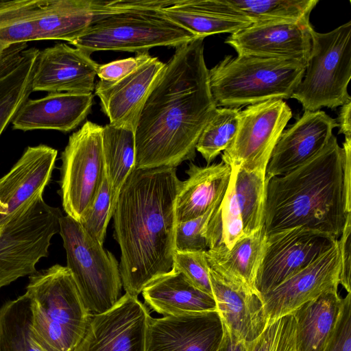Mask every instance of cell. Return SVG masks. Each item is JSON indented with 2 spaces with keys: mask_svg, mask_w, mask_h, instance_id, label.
I'll return each instance as SVG.
<instances>
[{
  "mask_svg": "<svg viewBox=\"0 0 351 351\" xmlns=\"http://www.w3.org/2000/svg\"><path fill=\"white\" fill-rule=\"evenodd\" d=\"M204 38L176 48L151 89L135 129V169L176 168L196 145L217 108L211 95Z\"/></svg>",
  "mask_w": 351,
  "mask_h": 351,
  "instance_id": "1",
  "label": "cell"
},
{
  "mask_svg": "<svg viewBox=\"0 0 351 351\" xmlns=\"http://www.w3.org/2000/svg\"><path fill=\"white\" fill-rule=\"evenodd\" d=\"M181 180L176 168L135 169L123 184L113 213L121 249L119 270L126 293L143 289L173 268Z\"/></svg>",
  "mask_w": 351,
  "mask_h": 351,
  "instance_id": "2",
  "label": "cell"
},
{
  "mask_svg": "<svg viewBox=\"0 0 351 351\" xmlns=\"http://www.w3.org/2000/svg\"><path fill=\"white\" fill-rule=\"evenodd\" d=\"M265 178L266 236L300 227L339 238L351 215V138H345L341 147L332 135L303 165Z\"/></svg>",
  "mask_w": 351,
  "mask_h": 351,
  "instance_id": "3",
  "label": "cell"
},
{
  "mask_svg": "<svg viewBox=\"0 0 351 351\" xmlns=\"http://www.w3.org/2000/svg\"><path fill=\"white\" fill-rule=\"evenodd\" d=\"M177 1H93L86 31L69 44L91 54L97 51L142 53L155 47H178L198 38L170 19L163 8Z\"/></svg>",
  "mask_w": 351,
  "mask_h": 351,
  "instance_id": "4",
  "label": "cell"
},
{
  "mask_svg": "<svg viewBox=\"0 0 351 351\" xmlns=\"http://www.w3.org/2000/svg\"><path fill=\"white\" fill-rule=\"evenodd\" d=\"M25 293L32 309V332L41 351H71L91 315L66 266L56 264L29 276Z\"/></svg>",
  "mask_w": 351,
  "mask_h": 351,
  "instance_id": "5",
  "label": "cell"
},
{
  "mask_svg": "<svg viewBox=\"0 0 351 351\" xmlns=\"http://www.w3.org/2000/svg\"><path fill=\"white\" fill-rule=\"evenodd\" d=\"M306 64L246 55L226 56L208 70L217 107L238 108L272 99H288L301 81Z\"/></svg>",
  "mask_w": 351,
  "mask_h": 351,
  "instance_id": "6",
  "label": "cell"
},
{
  "mask_svg": "<svg viewBox=\"0 0 351 351\" xmlns=\"http://www.w3.org/2000/svg\"><path fill=\"white\" fill-rule=\"evenodd\" d=\"M311 49L302 78L291 98L304 111L323 107L335 109L351 99L348 86L351 78V21L335 29L311 31Z\"/></svg>",
  "mask_w": 351,
  "mask_h": 351,
  "instance_id": "7",
  "label": "cell"
},
{
  "mask_svg": "<svg viewBox=\"0 0 351 351\" xmlns=\"http://www.w3.org/2000/svg\"><path fill=\"white\" fill-rule=\"evenodd\" d=\"M60 226L66 267L85 306L90 315L108 311L122 296L119 264L115 256L69 216H62Z\"/></svg>",
  "mask_w": 351,
  "mask_h": 351,
  "instance_id": "8",
  "label": "cell"
},
{
  "mask_svg": "<svg viewBox=\"0 0 351 351\" xmlns=\"http://www.w3.org/2000/svg\"><path fill=\"white\" fill-rule=\"evenodd\" d=\"M103 126L86 121L61 155L60 195L66 215L80 221L97 195L105 175Z\"/></svg>",
  "mask_w": 351,
  "mask_h": 351,
  "instance_id": "9",
  "label": "cell"
},
{
  "mask_svg": "<svg viewBox=\"0 0 351 351\" xmlns=\"http://www.w3.org/2000/svg\"><path fill=\"white\" fill-rule=\"evenodd\" d=\"M292 111L282 99L247 106L239 112L236 134L223 151L222 161L230 167L265 171L273 149Z\"/></svg>",
  "mask_w": 351,
  "mask_h": 351,
  "instance_id": "10",
  "label": "cell"
},
{
  "mask_svg": "<svg viewBox=\"0 0 351 351\" xmlns=\"http://www.w3.org/2000/svg\"><path fill=\"white\" fill-rule=\"evenodd\" d=\"M0 290L35 273L36 264L49 255L54 226L33 206L18 209L0 226Z\"/></svg>",
  "mask_w": 351,
  "mask_h": 351,
  "instance_id": "11",
  "label": "cell"
},
{
  "mask_svg": "<svg viewBox=\"0 0 351 351\" xmlns=\"http://www.w3.org/2000/svg\"><path fill=\"white\" fill-rule=\"evenodd\" d=\"M338 239L300 227L266 236L255 287L263 295L304 269L332 248Z\"/></svg>",
  "mask_w": 351,
  "mask_h": 351,
  "instance_id": "12",
  "label": "cell"
},
{
  "mask_svg": "<svg viewBox=\"0 0 351 351\" xmlns=\"http://www.w3.org/2000/svg\"><path fill=\"white\" fill-rule=\"evenodd\" d=\"M150 317L145 305L125 293L108 311L91 315L71 351H145Z\"/></svg>",
  "mask_w": 351,
  "mask_h": 351,
  "instance_id": "13",
  "label": "cell"
},
{
  "mask_svg": "<svg viewBox=\"0 0 351 351\" xmlns=\"http://www.w3.org/2000/svg\"><path fill=\"white\" fill-rule=\"evenodd\" d=\"M340 258L337 243L308 266L261 295L268 322L293 314L321 295L338 291Z\"/></svg>",
  "mask_w": 351,
  "mask_h": 351,
  "instance_id": "14",
  "label": "cell"
},
{
  "mask_svg": "<svg viewBox=\"0 0 351 351\" xmlns=\"http://www.w3.org/2000/svg\"><path fill=\"white\" fill-rule=\"evenodd\" d=\"M309 21H267L251 24L231 34L225 43L237 55L285 60L306 64L311 49Z\"/></svg>",
  "mask_w": 351,
  "mask_h": 351,
  "instance_id": "15",
  "label": "cell"
},
{
  "mask_svg": "<svg viewBox=\"0 0 351 351\" xmlns=\"http://www.w3.org/2000/svg\"><path fill=\"white\" fill-rule=\"evenodd\" d=\"M223 335L217 311L150 317L145 351H217Z\"/></svg>",
  "mask_w": 351,
  "mask_h": 351,
  "instance_id": "16",
  "label": "cell"
},
{
  "mask_svg": "<svg viewBox=\"0 0 351 351\" xmlns=\"http://www.w3.org/2000/svg\"><path fill=\"white\" fill-rule=\"evenodd\" d=\"M98 66L90 54L67 44L47 47L37 56L32 92L92 93Z\"/></svg>",
  "mask_w": 351,
  "mask_h": 351,
  "instance_id": "17",
  "label": "cell"
},
{
  "mask_svg": "<svg viewBox=\"0 0 351 351\" xmlns=\"http://www.w3.org/2000/svg\"><path fill=\"white\" fill-rule=\"evenodd\" d=\"M337 127L336 119L323 110L304 111L277 141L266 169V176L285 175L303 165L327 145Z\"/></svg>",
  "mask_w": 351,
  "mask_h": 351,
  "instance_id": "18",
  "label": "cell"
},
{
  "mask_svg": "<svg viewBox=\"0 0 351 351\" xmlns=\"http://www.w3.org/2000/svg\"><path fill=\"white\" fill-rule=\"evenodd\" d=\"M165 64L152 57L130 74L113 82L99 80L95 93L110 124L135 132L146 99Z\"/></svg>",
  "mask_w": 351,
  "mask_h": 351,
  "instance_id": "19",
  "label": "cell"
},
{
  "mask_svg": "<svg viewBox=\"0 0 351 351\" xmlns=\"http://www.w3.org/2000/svg\"><path fill=\"white\" fill-rule=\"evenodd\" d=\"M209 278L223 326L240 339L248 343L255 340L268 324L261 295L210 267Z\"/></svg>",
  "mask_w": 351,
  "mask_h": 351,
  "instance_id": "20",
  "label": "cell"
},
{
  "mask_svg": "<svg viewBox=\"0 0 351 351\" xmlns=\"http://www.w3.org/2000/svg\"><path fill=\"white\" fill-rule=\"evenodd\" d=\"M93 99V93L68 92L49 93L40 99H27L12 120L13 129L70 132L86 118Z\"/></svg>",
  "mask_w": 351,
  "mask_h": 351,
  "instance_id": "21",
  "label": "cell"
},
{
  "mask_svg": "<svg viewBox=\"0 0 351 351\" xmlns=\"http://www.w3.org/2000/svg\"><path fill=\"white\" fill-rule=\"evenodd\" d=\"M58 152L46 145L29 146L11 169L0 178V202L6 208L1 222L23 203L43 194L55 167Z\"/></svg>",
  "mask_w": 351,
  "mask_h": 351,
  "instance_id": "22",
  "label": "cell"
},
{
  "mask_svg": "<svg viewBox=\"0 0 351 351\" xmlns=\"http://www.w3.org/2000/svg\"><path fill=\"white\" fill-rule=\"evenodd\" d=\"M163 11L176 23L199 38L231 34L252 24L225 0H178Z\"/></svg>",
  "mask_w": 351,
  "mask_h": 351,
  "instance_id": "23",
  "label": "cell"
},
{
  "mask_svg": "<svg viewBox=\"0 0 351 351\" xmlns=\"http://www.w3.org/2000/svg\"><path fill=\"white\" fill-rule=\"evenodd\" d=\"M186 173L188 178L181 181L176 201L177 223L203 215L223 196L231 167L223 161L204 167L190 162Z\"/></svg>",
  "mask_w": 351,
  "mask_h": 351,
  "instance_id": "24",
  "label": "cell"
},
{
  "mask_svg": "<svg viewBox=\"0 0 351 351\" xmlns=\"http://www.w3.org/2000/svg\"><path fill=\"white\" fill-rule=\"evenodd\" d=\"M345 297L325 293L295 310L296 351H326L341 317Z\"/></svg>",
  "mask_w": 351,
  "mask_h": 351,
  "instance_id": "25",
  "label": "cell"
},
{
  "mask_svg": "<svg viewBox=\"0 0 351 351\" xmlns=\"http://www.w3.org/2000/svg\"><path fill=\"white\" fill-rule=\"evenodd\" d=\"M141 293L146 304L163 316L217 311L213 295L173 269L154 280Z\"/></svg>",
  "mask_w": 351,
  "mask_h": 351,
  "instance_id": "26",
  "label": "cell"
},
{
  "mask_svg": "<svg viewBox=\"0 0 351 351\" xmlns=\"http://www.w3.org/2000/svg\"><path fill=\"white\" fill-rule=\"evenodd\" d=\"M93 14V1L43 0L35 20L36 40L71 43L86 31Z\"/></svg>",
  "mask_w": 351,
  "mask_h": 351,
  "instance_id": "27",
  "label": "cell"
},
{
  "mask_svg": "<svg viewBox=\"0 0 351 351\" xmlns=\"http://www.w3.org/2000/svg\"><path fill=\"white\" fill-rule=\"evenodd\" d=\"M265 240L266 235L262 227L243 236L230 250H208L206 258L208 266L221 276L257 291L256 278L263 258Z\"/></svg>",
  "mask_w": 351,
  "mask_h": 351,
  "instance_id": "28",
  "label": "cell"
},
{
  "mask_svg": "<svg viewBox=\"0 0 351 351\" xmlns=\"http://www.w3.org/2000/svg\"><path fill=\"white\" fill-rule=\"evenodd\" d=\"M43 0H0V66L36 40L35 20Z\"/></svg>",
  "mask_w": 351,
  "mask_h": 351,
  "instance_id": "29",
  "label": "cell"
},
{
  "mask_svg": "<svg viewBox=\"0 0 351 351\" xmlns=\"http://www.w3.org/2000/svg\"><path fill=\"white\" fill-rule=\"evenodd\" d=\"M102 147L105 175L110 188L111 213L113 215L120 191L135 169L134 131L110 123L103 126Z\"/></svg>",
  "mask_w": 351,
  "mask_h": 351,
  "instance_id": "30",
  "label": "cell"
},
{
  "mask_svg": "<svg viewBox=\"0 0 351 351\" xmlns=\"http://www.w3.org/2000/svg\"><path fill=\"white\" fill-rule=\"evenodd\" d=\"M39 51L27 48L18 58L0 67V136L32 92V80Z\"/></svg>",
  "mask_w": 351,
  "mask_h": 351,
  "instance_id": "31",
  "label": "cell"
},
{
  "mask_svg": "<svg viewBox=\"0 0 351 351\" xmlns=\"http://www.w3.org/2000/svg\"><path fill=\"white\" fill-rule=\"evenodd\" d=\"M235 173L236 169L231 167L230 179L223 197L206 224L204 236L208 250H230L245 235L234 190Z\"/></svg>",
  "mask_w": 351,
  "mask_h": 351,
  "instance_id": "32",
  "label": "cell"
},
{
  "mask_svg": "<svg viewBox=\"0 0 351 351\" xmlns=\"http://www.w3.org/2000/svg\"><path fill=\"white\" fill-rule=\"evenodd\" d=\"M0 351H41L32 332V309L25 293L0 307Z\"/></svg>",
  "mask_w": 351,
  "mask_h": 351,
  "instance_id": "33",
  "label": "cell"
},
{
  "mask_svg": "<svg viewBox=\"0 0 351 351\" xmlns=\"http://www.w3.org/2000/svg\"><path fill=\"white\" fill-rule=\"evenodd\" d=\"M236 169L234 190L245 234L263 227L266 193V171Z\"/></svg>",
  "mask_w": 351,
  "mask_h": 351,
  "instance_id": "34",
  "label": "cell"
},
{
  "mask_svg": "<svg viewBox=\"0 0 351 351\" xmlns=\"http://www.w3.org/2000/svg\"><path fill=\"white\" fill-rule=\"evenodd\" d=\"M228 4L252 21H309L317 0H225Z\"/></svg>",
  "mask_w": 351,
  "mask_h": 351,
  "instance_id": "35",
  "label": "cell"
},
{
  "mask_svg": "<svg viewBox=\"0 0 351 351\" xmlns=\"http://www.w3.org/2000/svg\"><path fill=\"white\" fill-rule=\"evenodd\" d=\"M240 108L217 107L204 128L196 151L210 164L234 138L239 125Z\"/></svg>",
  "mask_w": 351,
  "mask_h": 351,
  "instance_id": "36",
  "label": "cell"
},
{
  "mask_svg": "<svg viewBox=\"0 0 351 351\" xmlns=\"http://www.w3.org/2000/svg\"><path fill=\"white\" fill-rule=\"evenodd\" d=\"M249 351H296L293 315L268 322L263 332L249 343Z\"/></svg>",
  "mask_w": 351,
  "mask_h": 351,
  "instance_id": "37",
  "label": "cell"
},
{
  "mask_svg": "<svg viewBox=\"0 0 351 351\" xmlns=\"http://www.w3.org/2000/svg\"><path fill=\"white\" fill-rule=\"evenodd\" d=\"M112 217L111 195L105 176L93 202L78 222L91 237L103 245Z\"/></svg>",
  "mask_w": 351,
  "mask_h": 351,
  "instance_id": "38",
  "label": "cell"
},
{
  "mask_svg": "<svg viewBox=\"0 0 351 351\" xmlns=\"http://www.w3.org/2000/svg\"><path fill=\"white\" fill-rule=\"evenodd\" d=\"M223 197V196L203 215L176 223V252H198L208 250L206 239L204 236L205 228L215 208Z\"/></svg>",
  "mask_w": 351,
  "mask_h": 351,
  "instance_id": "39",
  "label": "cell"
},
{
  "mask_svg": "<svg viewBox=\"0 0 351 351\" xmlns=\"http://www.w3.org/2000/svg\"><path fill=\"white\" fill-rule=\"evenodd\" d=\"M172 269L183 274L199 290L213 295L206 251L176 252Z\"/></svg>",
  "mask_w": 351,
  "mask_h": 351,
  "instance_id": "40",
  "label": "cell"
},
{
  "mask_svg": "<svg viewBox=\"0 0 351 351\" xmlns=\"http://www.w3.org/2000/svg\"><path fill=\"white\" fill-rule=\"evenodd\" d=\"M152 58L148 51L137 53L134 57L99 64L97 75L99 80L113 82L132 73Z\"/></svg>",
  "mask_w": 351,
  "mask_h": 351,
  "instance_id": "41",
  "label": "cell"
},
{
  "mask_svg": "<svg viewBox=\"0 0 351 351\" xmlns=\"http://www.w3.org/2000/svg\"><path fill=\"white\" fill-rule=\"evenodd\" d=\"M326 351H351V293L345 297L337 329Z\"/></svg>",
  "mask_w": 351,
  "mask_h": 351,
  "instance_id": "42",
  "label": "cell"
},
{
  "mask_svg": "<svg viewBox=\"0 0 351 351\" xmlns=\"http://www.w3.org/2000/svg\"><path fill=\"white\" fill-rule=\"evenodd\" d=\"M351 215H348L342 233L337 240L340 258V285L351 293L350 266H351Z\"/></svg>",
  "mask_w": 351,
  "mask_h": 351,
  "instance_id": "43",
  "label": "cell"
},
{
  "mask_svg": "<svg viewBox=\"0 0 351 351\" xmlns=\"http://www.w3.org/2000/svg\"><path fill=\"white\" fill-rule=\"evenodd\" d=\"M224 327V335L217 351H249V343L239 339Z\"/></svg>",
  "mask_w": 351,
  "mask_h": 351,
  "instance_id": "44",
  "label": "cell"
},
{
  "mask_svg": "<svg viewBox=\"0 0 351 351\" xmlns=\"http://www.w3.org/2000/svg\"><path fill=\"white\" fill-rule=\"evenodd\" d=\"M351 99L346 101L341 106L336 119L339 133L345 138H351Z\"/></svg>",
  "mask_w": 351,
  "mask_h": 351,
  "instance_id": "45",
  "label": "cell"
},
{
  "mask_svg": "<svg viewBox=\"0 0 351 351\" xmlns=\"http://www.w3.org/2000/svg\"><path fill=\"white\" fill-rule=\"evenodd\" d=\"M6 215V208L5 206L0 202V225L3 221V219ZM1 229V227H0Z\"/></svg>",
  "mask_w": 351,
  "mask_h": 351,
  "instance_id": "46",
  "label": "cell"
}]
</instances>
